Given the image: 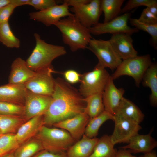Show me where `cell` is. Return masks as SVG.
Wrapping results in <instances>:
<instances>
[{
    "label": "cell",
    "instance_id": "obj_39",
    "mask_svg": "<svg viewBox=\"0 0 157 157\" xmlns=\"http://www.w3.org/2000/svg\"><path fill=\"white\" fill-rule=\"evenodd\" d=\"M32 157H67L65 152L61 153H53L44 149L33 156Z\"/></svg>",
    "mask_w": 157,
    "mask_h": 157
},
{
    "label": "cell",
    "instance_id": "obj_12",
    "mask_svg": "<svg viewBox=\"0 0 157 157\" xmlns=\"http://www.w3.org/2000/svg\"><path fill=\"white\" fill-rule=\"evenodd\" d=\"M51 96L40 95L27 90L24 105V117L27 121L39 115H43L47 110Z\"/></svg>",
    "mask_w": 157,
    "mask_h": 157
},
{
    "label": "cell",
    "instance_id": "obj_30",
    "mask_svg": "<svg viewBox=\"0 0 157 157\" xmlns=\"http://www.w3.org/2000/svg\"><path fill=\"white\" fill-rule=\"evenodd\" d=\"M0 42L8 48L20 47V41L12 31L8 22L0 24Z\"/></svg>",
    "mask_w": 157,
    "mask_h": 157
},
{
    "label": "cell",
    "instance_id": "obj_37",
    "mask_svg": "<svg viewBox=\"0 0 157 157\" xmlns=\"http://www.w3.org/2000/svg\"><path fill=\"white\" fill-rule=\"evenodd\" d=\"M64 80L70 84L76 83L80 82L81 75L76 71L69 69L63 73Z\"/></svg>",
    "mask_w": 157,
    "mask_h": 157
},
{
    "label": "cell",
    "instance_id": "obj_33",
    "mask_svg": "<svg viewBox=\"0 0 157 157\" xmlns=\"http://www.w3.org/2000/svg\"><path fill=\"white\" fill-rule=\"evenodd\" d=\"M24 106L14 103L0 102V115L9 116H23Z\"/></svg>",
    "mask_w": 157,
    "mask_h": 157
},
{
    "label": "cell",
    "instance_id": "obj_45",
    "mask_svg": "<svg viewBox=\"0 0 157 157\" xmlns=\"http://www.w3.org/2000/svg\"><path fill=\"white\" fill-rule=\"evenodd\" d=\"M14 153V152L10 153L6 155L3 157H15Z\"/></svg>",
    "mask_w": 157,
    "mask_h": 157
},
{
    "label": "cell",
    "instance_id": "obj_9",
    "mask_svg": "<svg viewBox=\"0 0 157 157\" xmlns=\"http://www.w3.org/2000/svg\"><path fill=\"white\" fill-rule=\"evenodd\" d=\"M52 66L35 72L34 75L24 83L26 89L34 93L51 96L55 87Z\"/></svg>",
    "mask_w": 157,
    "mask_h": 157
},
{
    "label": "cell",
    "instance_id": "obj_29",
    "mask_svg": "<svg viewBox=\"0 0 157 157\" xmlns=\"http://www.w3.org/2000/svg\"><path fill=\"white\" fill-rule=\"evenodd\" d=\"M124 0H101V6L104 14V23L108 22L118 16Z\"/></svg>",
    "mask_w": 157,
    "mask_h": 157
},
{
    "label": "cell",
    "instance_id": "obj_14",
    "mask_svg": "<svg viewBox=\"0 0 157 157\" xmlns=\"http://www.w3.org/2000/svg\"><path fill=\"white\" fill-rule=\"evenodd\" d=\"M90 119L88 116L84 112L72 117L54 124L53 126L56 128L67 131L77 141L84 135Z\"/></svg>",
    "mask_w": 157,
    "mask_h": 157
},
{
    "label": "cell",
    "instance_id": "obj_18",
    "mask_svg": "<svg viewBox=\"0 0 157 157\" xmlns=\"http://www.w3.org/2000/svg\"><path fill=\"white\" fill-rule=\"evenodd\" d=\"M35 72L28 66L26 61L20 57L12 62L8 77V83L12 84H24L35 74Z\"/></svg>",
    "mask_w": 157,
    "mask_h": 157
},
{
    "label": "cell",
    "instance_id": "obj_20",
    "mask_svg": "<svg viewBox=\"0 0 157 157\" xmlns=\"http://www.w3.org/2000/svg\"><path fill=\"white\" fill-rule=\"evenodd\" d=\"M43 116L42 115L36 116L26 121L19 128L15 136L19 145L34 137L44 125Z\"/></svg>",
    "mask_w": 157,
    "mask_h": 157
},
{
    "label": "cell",
    "instance_id": "obj_23",
    "mask_svg": "<svg viewBox=\"0 0 157 157\" xmlns=\"http://www.w3.org/2000/svg\"><path fill=\"white\" fill-rule=\"evenodd\" d=\"M144 86L149 88L151 104L153 107L157 105V64L152 63L145 72L142 82Z\"/></svg>",
    "mask_w": 157,
    "mask_h": 157
},
{
    "label": "cell",
    "instance_id": "obj_19",
    "mask_svg": "<svg viewBox=\"0 0 157 157\" xmlns=\"http://www.w3.org/2000/svg\"><path fill=\"white\" fill-rule=\"evenodd\" d=\"M151 132L146 135L138 133L131 138L127 145L122 146L120 148L128 149L131 153L144 154L150 152L157 145L156 141L151 136Z\"/></svg>",
    "mask_w": 157,
    "mask_h": 157
},
{
    "label": "cell",
    "instance_id": "obj_5",
    "mask_svg": "<svg viewBox=\"0 0 157 157\" xmlns=\"http://www.w3.org/2000/svg\"><path fill=\"white\" fill-rule=\"evenodd\" d=\"M80 23L89 28L98 23L102 12L101 0H66Z\"/></svg>",
    "mask_w": 157,
    "mask_h": 157
},
{
    "label": "cell",
    "instance_id": "obj_40",
    "mask_svg": "<svg viewBox=\"0 0 157 157\" xmlns=\"http://www.w3.org/2000/svg\"><path fill=\"white\" fill-rule=\"evenodd\" d=\"M115 157H137L132 155L131 153L126 149H121L117 151Z\"/></svg>",
    "mask_w": 157,
    "mask_h": 157
},
{
    "label": "cell",
    "instance_id": "obj_15",
    "mask_svg": "<svg viewBox=\"0 0 157 157\" xmlns=\"http://www.w3.org/2000/svg\"><path fill=\"white\" fill-rule=\"evenodd\" d=\"M115 51L123 60L135 57L138 52L134 49L131 35L126 33L112 35L109 40Z\"/></svg>",
    "mask_w": 157,
    "mask_h": 157
},
{
    "label": "cell",
    "instance_id": "obj_46",
    "mask_svg": "<svg viewBox=\"0 0 157 157\" xmlns=\"http://www.w3.org/2000/svg\"><path fill=\"white\" fill-rule=\"evenodd\" d=\"M3 135V134L2 133V131L0 130V137H1V136H2Z\"/></svg>",
    "mask_w": 157,
    "mask_h": 157
},
{
    "label": "cell",
    "instance_id": "obj_7",
    "mask_svg": "<svg viewBox=\"0 0 157 157\" xmlns=\"http://www.w3.org/2000/svg\"><path fill=\"white\" fill-rule=\"evenodd\" d=\"M152 63L149 54L137 56L135 57L122 60L120 64L110 76L114 80L121 76L127 75L134 79L135 83L139 87L143 76Z\"/></svg>",
    "mask_w": 157,
    "mask_h": 157
},
{
    "label": "cell",
    "instance_id": "obj_44",
    "mask_svg": "<svg viewBox=\"0 0 157 157\" xmlns=\"http://www.w3.org/2000/svg\"><path fill=\"white\" fill-rule=\"evenodd\" d=\"M10 0H0V8L9 4Z\"/></svg>",
    "mask_w": 157,
    "mask_h": 157
},
{
    "label": "cell",
    "instance_id": "obj_2",
    "mask_svg": "<svg viewBox=\"0 0 157 157\" xmlns=\"http://www.w3.org/2000/svg\"><path fill=\"white\" fill-rule=\"evenodd\" d=\"M54 25L61 32L64 43L72 52L87 48L92 38L89 28L82 25L74 15L62 19Z\"/></svg>",
    "mask_w": 157,
    "mask_h": 157
},
{
    "label": "cell",
    "instance_id": "obj_10",
    "mask_svg": "<svg viewBox=\"0 0 157 157\" xmlns=\"http://www.w3.org/2000/svg\"><path fill=\"white\" fill-rule=\"evenodd\" d=\"M130 16V13H125L108 22H98L89 29L91 34L94 35L105 33L112 35L119 33H126L131 35L139 30L128 25V22Z\"/></svg>",
    "mask_w": 157,
    "mask_h": 157
},
{
    "label": "cell",
    "instance_id": "obj_42",
    "mask_svg": "<svg viewBox=\"0 0 157 157\" xmlns=\"http://www.w3.org/2000/svg\"><path fill=\"white\" fill-rule=\"evenodd\" d=\"M149 11L154 15L157 17V5L147 7Z\"/></svg>",
    "mask_w": 157,
    "mask_h": 157
},
{
    "label": "cell",
    "instance_id": "obj_31",
    "mask_svg": "<svg viewBox=\"0 0 157 157\" xmlns=\"http://www.w3.org/2000/svg\"><path fill=\"white\" fill-rule=\"evenodd\" d=\"M19 146L15 134H3L0 137V157L14 152Z\"/></svg>",
    "mask_w": 157,
    "mask_h": 157
},
{
    "label": "cell",
    "instance_id": "obj_36",
    "mask_svg": "<svg viewBox=\"0 0 157 157\" xmlns=\"http://www.w3.org/2000/svg\"><path fill=\"white\" fill-rule=\"evenodd\" d=\"M138 19L140 22L147 24H157V17L151 13L147 7L143 10Z\"/></svg>",
    "mask_w": 157,
    "mask_h": 157
},
{
    "label": "cell",
    "instance_id": "obj_26",
    "mask_svg": "<svg viewBox=\"0 0 157 157\" xmlns=\"http://www.w3.org/2000/svg\"><path fill=\"white\" fill-rule=\"evenodd\" d=\"M86 103L84 112L90 119L100 115L105 110L103 103L102 93H97L85 97Z\"/></svg>",
    "mask_w": 157,
    "mask_h": 157
},
{
    "label": "cell",
    "instance_id": "obj_11",
    "mask_svg": "<svg viewBox=\"0 0 157 157\" xmlns=\"http://www.w3.org/2000/svg\"><path fill=\"white\" fill-rule=\"evenodd\" d=\"M115 124L113 133L110 136L112 143L115 144L128 143L142 127L139 124L130 120L118 113L113 115Z\"/></svg>",
    "mask_w": 157,
    "mask_h": 157
},
{
    "label": "cell",
    "instance_id": "obj_3",
    "mask_svg": "<svg viewBox=\"0 0 157 157\" xmlns=\"http://www.w3.org/2000/svg\"><path fill=\"white\" fill-rule=\"evenodd\" d=\"M34 35L35 46L26 61L28 67L33 71L36 72L52 66L51 63L54 59L67 53L64 47L46 42L37 33Z\"/></svg>",
    "mask_w": 157,
    "mask_h": 157
},
{
    "label": "cell",
    "instance_id": "obj_27",
    "mask_svg": "<svg viewBox=\"0 0 157 157\" xmlns=\"http://www.w3.org/2000/svg\"><path fill=\"white\" fill-rule=\"evenodd\" d=\"M44 149L40 141L34 137L19 145L14 154L15 157H32Z\"/></svg>",
    "mask_w": 157,
    "mask_h": 157
},
{
    "label": "cell",
    "instance_id": "obj_21",
    "mask_svg": "<svg viewBox=\"0 0 157 157\" xmlns=\"http://www.w3.org/2000/svg\"><path fill=\"white\" fill-rule=\"evenodd\" d=\"M99 139L90 138L84 135L67 151V157H89Z\"/></svg>",
    "mask_w": 157,
    "mask_h": 157
},
{
    "label": "cell",
    "instance_id": "obj_43",
    "mask_svg": "<svg viewBox=\"0 0 157 157\" xmlns=\"http://www.w3.org/2000/svg\"><path fill=\"white\" fill-rule=\"evenodd\" d=\"M140 157H157V156L156 153L152 151L149 153L144 154V155Z\"/></svg>",
    "mask_w": 157,
    "mask_h": 157
},
{
    "label": "cell",
    "instance_id": "obj_28",
    "mask_svg": "<svg viewBox=\"0 0 157 157\" xmlns=\"http://www.w3.org/2000/svg\"><path fill=\"white\" fill-rule=\"evenodd\" d=\"M114 119L113 115L104 110L97 116L90 119L86 126L84 135L90 138L96 137L101 125L108 120L113 121Z\"/></svg>",
    "mask_w": 157,
    "mask_h": 157
},
{
    "label": "cell",
    "instance_id": "obj_41",
    "mask_svg": "<svg viewBox=\"0 0 157 157\" xmlns=\"http://www.w3.org/2000/svg\"><path fill=\"white\" fill-rule=\"evenodd\" d=\"M29 0H10V3L15 8L24 5H27Z\"/></svg>",
    "mask_w": 157,
    "mask_h": 157
},
{
    "label": "cell",
    "instance_id": "obj_17",
    "mask_svg": "<svg viewBox=\"0 0 157 157\" xmlns=\"http://www.w3.org/2000/svg\"><path fill=\"white\" fill-rule=\"evenodd\" d=\"M27 89L24 84L8 83L0 86V102L24 106Z\"/></svg>",
    "mask_w": 157,
    "mask_h": 157
},
{
    "label": "cell",
    "instance_id": "obj_1",
    "mask_svg": "<svg viewBox=\"0 0 157 157\" xmlns=\"http://www.w3.org/2000/svg\"><path fill=\"white\" fill-rule=\"evenodd\" d=\"M49 106L43 115L44 125L50 126L55 123L84 112V97L78 90L64 79H55V87Z\"/></svg>",
    "mask_w": 157,
    "mask_h": 157
},
{
    "label": "cell",
    "instance_id": "obj_35",
    "mask_svg": "<svg viewBox=\"0 0 157 157\" xmlns=\"http://www.w3.org/2000/svg\"><path fill=\"white\" fill-rule=\"evenodd\" d=\"M54 0H29L27 5L33 7L39 11L43 10L56 5Z\"/></svg>",
    "mask_w": 157,
    "mask_h": 157
},
{
    "label": "cell",
    "instance_id": "obj_13",
    "mask_svg": "<svg viewBox=\"0 0 157 157\" xmlns=\"http://www.w3.org/2000/svg\"><path fill=\"white\" fill-rule=\"evenodd\" d=\"M69 9V6L64 0L62 4H56L43 10L30 13L29 18L49 26L54 25L63 17L74 16Z\"/></svg>",
    "mask_w": 157,
    "mask_h": 157
},
{
    "label": "cell",
    "instance_id": "obj_8",
    "mask_svg": "<svg viewBox=\"0 0 157 157\" xmlns=\"http://www.w3.org/2000/svg\"><path fill=\"white\" fill-rule=\"evenodd\" d=\"M87 48L94 54L98 59V63L105 68L115 69L122 61L109 40L92 38Z\"/></svg>",
    "mask_w": 157,
    "mask_h": 157
},
{
    "label": "cell",
    "instance_id": "obj_32",
    "mask_svg": "<svg viewBox=\"0 0 157 157\" xmlns=\"http://www.w3.org/2000/svg\"><path fill=\"white\" fill-rule=\"evenodd\" d=\"M130 23L138 29L142 30L149 34L151 37L153 46L156 49L157 48V24L150 25L139 21L138 19L130 18Z\"/></svg>",
    "mask_w": 157,
    "mask_h": 157
},
{
    "label": "cell",
    "instance_id": "obj_38",
    "mask_svg": "<svg viewBox=\"0 0 157 157\" xmlns=\"http://www.w3.org/2000/svg\"><path fill=\"white\" fill-rule=\"evenodd\" d=\"M15 8L9 4L0 8V24L8 22L9 17Z\"/></svg>",
    "mask_w": 157,
    "mask_h": 157
},
{
    "label": "cell",
    "instance_id": "obj_6",
    "mask_svg": "<svg viewBox=\"0 0 157 157\" xmlns=\"http://www.w3.org/2000/svg\"><path fill=\"white\" fill-rule=\"evenodd\" d=\"M110 76L105 68L98 63L92 70L81 75L78 91L84 98L102 93Z\"/></svg>",
    "mask_w": 157,
    "mask_h": 157
},
{
    "label": "cell",
    "instance_id": "obj_34",
    "mask_svg": "<svg viewBox=\"0 0 157 157\" xmlns=\"http://www.w3.org/2000/svg\"><path fill=\"white\" fill-rule=\"evenodd\" d=\"M157 5L156 0H129L126 4L122 8L121 13H125L132 9L140 6L149 7Z\"/></svg>",
    "mask_w": 157,
    "mask_h": 157
},
{
    "label": "cell",
    "instance_id": "obj_4",
    "mask_svg": "<svg viewBox=\"0 0 157 157\" xmlns=\"http://www.w3.org/2000/svg\"><path fill=\"white\" fill-rule=\"evenodd\" d=\"M44 149L53 153L64 152L76 141L67 131L43 125L34 136Z\"/></svg>",
    "mask_w": 157,
    "mask_h": 157
},
{
    "label": "cell",
    "instance_id": "obj_25",
    "mask_svg": "<svg viewBox=\"0 0 157 157\" xmlns=\"http://www.w3.org/2000/svg\"><path fill=\"white\" fill-rule=\"evenodd\" d=\"M26 121L23 116L0 115V130L3 134H15L19 128Z\"/></svg>",
    "mask_w": 157,
    "mask_h": 157
},
{
    "label": "cell",
    "instance_id": "obj_22",
    "mask_svg": "<svg viewBox=\"0 0 157 157\" xmlns=\"http://www.w3.org/2000/svg\"><path fill=\"white\" fill-rule=\"evenodd\" d=\"M117 113L138 124L144 120V115L133 102L123 97L115 109Z\"/></svg>",
    "mask_w": 157,
    "mask_h": 157
},
{
    "label": "cell",
    "instance_id": "obj_16",
    "mask_svg": "<svg viewBox=\"0 0 157 157\" xmlns=\"http://www.w3.org/2000/svg\"><path fill=\"white\" fill-rule=\"evenodd\" d=\"M124 90L117 88L111 76L102 93L105 110L114 115V111L123 97Z\"/></svg>",
    "mask_w": 157,
    "mask_h": 157
},
{
    "label": "cell",
    "instance_id": "obj_24",
    "mask_svg": "<svg viewBox=\"0 0 157 157\" xmlns=\"http://www.w3.org/2000/svg\"><path fill=\"white\" fill-rule=\"evenodd\" d=\"M114 146L110 136L104 135L99 139L89 157H115L117 151Z\"/></svg>",
    "mask_w": 157,
    "mask_h": 157
}]
</instances>
